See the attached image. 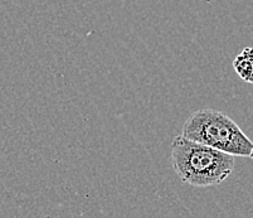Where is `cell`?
Wrapping results in <instances>:
<instances>
[{"mask_svg":"<svg viewBox=\"0 0 253 218\" xmlns=\"http://www.w3.org/2000/svg\"><path fill=\"white\" fill-rule=\"evenodd\" d=\"M171 163L176 175L193 187H214L228 178L234 169V157L185 139L181 135L171 143Z\"/></svg>","mask_w":253,"mask_h":218,"instance_id":"obj_1","label":"cell"},{"mask_svg":"<svg viewBox=\"0 0 253 218\" xmlns=\"http://www.w3.org/2000/svg\"><path fill=\"white\" fill-rule=\"evenodd\" d=\"M181 136L232 157H253V143L236 121L214 109L193 112L181 128Z\"/></svg>","mask_w":253,"mask_h":218,"instance_id":"obj_2","label":"cell"},{"mask_svg":"<svg viewBox=\"0 0 253 218\" xmlns=\"http://www.w3.org/2000/svg\"><path fill=\"white\" fill-rule=\"evenodd\" d=\"M233 68L237 75L247 84L253 82V58H252V48H243L239 54H237L233 59Z\"/></svg>","mask_w":253,"mask_h":218,"instance_id":"obj_3","label":"cell"}]
</instances>
